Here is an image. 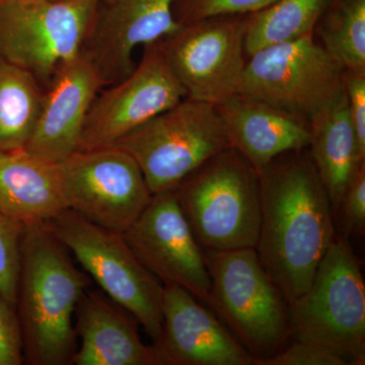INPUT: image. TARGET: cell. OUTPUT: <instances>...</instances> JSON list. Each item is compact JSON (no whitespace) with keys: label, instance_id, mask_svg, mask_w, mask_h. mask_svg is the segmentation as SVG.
<instances>
[{"label":"cell","instance_id":"4","mask_svg":"<svg viewBox=\"0 0 365 365\" xmlns=\"http://www.w3.org/2000/svg\"><path fill=\"white\" fill-rule=\"evenodd\" d=\"M213 309L256 359L273 356L292 336L289 306L255 249L204 251Z\"/></svg>","mask_w":365,"mask_h":365},{"label":"cell","instance_id":"3","mask_svg":"<svg viewBox=\"0 0 365 365\" xmlns=\"http://www.w3.org/2000/svg\"><path fill=\"white\" fill-rule=\"evenodd\" d=\"M175 192L203 251L256 248L261 222L260 181L235 148L209 158Z\"/></svg>","mask_w":365,"mask_h":365},{"label":"cell","instance_id":"11","mask_svg":"<svg viewBox=\"0 0 365 365\" xmlns=\"http://www.w3.org/2000/svg\"><path fill=\"white\" fill-rule=\"evenodd\" d=\"M246 21L237 16L206 19L158 43L186 98L216 107L239 93Z\"/></svg>","mask_w":365,"mask_h":365},{"label":"cell","instance_id":"5","mask_svg":"<svg viewBox=\"0 0 365 365\" xmlns=\"http://www.w3.org/2000/svg\"><path fill=\"white\" fill-rule=\"evenodd\" d=\"M153 195L175 191L209 158L230 148L215 106L185 98L120 139Z\"/></svg>","mask_w":365,"mask_h":365},{"label":"cell","instance_id":"1","mask_svg":"<svg viewBox=\"0 0 365 365\" xmlns=\"http://www.w3.org/2000/svg\"><path fill=\"white\" fill-rule=\"evenodd\" d=\"M258 176L261 222L255 250L289 306L306 292L337 237L332 204L307 148L276 158Z\"/></svg>","mask_w":365,"mask_h":365},{"label":"cell","instance_id":"20","mask_svg":"<svg viewBox=\"0 0 365 365\" xmlns=\"http://www.w3.org/2000/svg\"><path fill=\"white\" fill-rule=\"evenodd\" d=\"M309 153L330 197L336 217L348 184L365 160L348 114L344 91L309 122Z\"/></svg>","mask_w":365,"mask_h":365},{"label":"cell","instance_id":"21","mask_svg":"<svg viewBox=\"0 0 365 365\" xmlns=\"http://www.w3.org/2000/svg\"><path fill=\"white\" fill-rule=\"evenodd\" d=\"M43 96L32 74L0 60V150L25 148L39 116Z\"/></svg>","mask_w":365,"mask_h":365},{"label":"cell","instance_id":"30","mask_svg":"<svg viewBox=\"0 0 365 365\" xmlns=\"http://www.w3.org/2000/svg\"><path fill=\"white\" fill-rule=\"evenodd\" d=\"M50 1H69V0H50Z\"/></svg>","mask_w":365,"mask_h":365},{"label":"cell","instance_id":"26","mask_svg":"<svg viewBox=\"0 0 365 365\" xmlns=\"http://www.w3.org/2000/svg\"><path fill=\"white\" fill-rule=\"evenodd\" d=\"M350 360L341 353L314 341L297 338L273 356L257 365H348Z\"/></svg>","mask_w":365,"mask_h":365},{"label":"cell","instance_id":"18","mask_svg":"<svg viewBox=\"0 0 365 365\" xmlns=\"http://www.w3.org/2000/svg\"><path fill=\"white\" fill-rule=\"evenodd\" d=\"M76 365H163L155 345L139 337L138 322L104 292L86 289L76 307Z\"/></svg>","mask_w":365,"mask_h":365},{"label":"cell","instance_id":"23","mask_svg":"<svg viewBox=\"0 0 365 365\" xmlns=\"http://www.w3.org/2000/svg\"><path fill=\"white\" fill-rule=\"evenodd\" d=\"M326 11L322 45L345 71L365 72V0H334Z\"/></svg>","mask_w":365,"mask_h":365},{"label":"cell","instance_id":"13","mask_svg":"<svg viewBox=\"0 0 365 365\" xmlns=\"http://www.w3.org/2000/svg\"><path fill=\"white\" fill-rule=\"evenodd\" d=\"M125 239L163 285H177L210 304L211 281L205 256L182 212L176 192L153 195L123 232Z\"/></svg>","mask_w":365,"mask_h":365},{"label":"cell","instance_id":"7","mask_svg":"<svg viewBox=\"0 0 365 365\" xmlns=\"http://www.w3.org/2000/svg\"><path fill=\"white\" fill-rule=\"evenodd\" d=\"M45 225L155 342L162 334L163 285L137 258L123 232L88 222L71 209Z\"/></svg>","mask_w":365,"mask_h":365},{"label":"cell","instance_id":"17","mask_svg":"<svg viewBox=\"0 0 365 365\" xmlns=\"http://www.w3.org/2000/svg\"><path fill=\"white\" fill-rule=\"evenodd\" d=\"M230 143L257 174L276 158L307 148L311 127L307 120L267 103L237 93L216 106Z\"/></svg>","mask_w":365,"mask_h":365},{"label":"cell","instance_id":"6","mask_svg":"<svg viewBox=\"0 0 365 365\" xmlns=\"http://www.w3.org/2000/svg\"><path fill=\"white\" fill-rule=\"evenodd\" d=\"M100 0H0V60L49 85L83 53Z\"/></svg>","mask_w":365,"mask_h":365},{"label":"cell","instance_id":"29","mask_svg":"<svg viewBox=\"0 0 365 365\" xmlns=\"http://www.w3.org/2000/svg\"><path fill=\"white\" fill-rule=\"evenodd\" d=\"M344 93L348 114L365 155V72L345 71Z\"/></svg>","mask_w":365,"mask_h":365},{"label":"cell","instance_id":"27","mask_svg":"<svg viewBox=\"0 0 365 365\" xmlns=\"http://www.w3.org/2000/svg\"><path fill=\"white\" fill-rule=\"evenodd\" d=\"M339 222L344 235H364L365 232V163L357 169L342 197L335 222Z\"/></svg>","mask_w":365,"mask_h":365},{"label":"cell","instance_id":"2","mask_svg":"<svg viewBox=\"0 0 365 365\" xmlns=\"http://www.w3.org/2000/svg\"><path fill=\"white\" fill-rule=\"evenodd\" d=\"M88 280L49 228L26 227L16 312L29 364H71L78 347L72 321Z\"/></svg>","mask_w":365,"mask_h":365},{"label":"cell","instance_id":"25","mask_svg":"<svg viewBox=\"0 0 365 365\" xmlns=\"http://www.w3.org/2000/svg\"><path fill=\"white\" fill-rule=\"evenodd\" d=\"M276 0H176L175 16L182 26L217 16L254 14Z\"/></svg>","mask_w":365,"mask_h":365},{"label":"cell","instance_id":"15","mask_svg":"<svg viewBox=\"0 0 365 365\" xmlns=\"http://www.w3.org/2000/svg\"><path fill=\"white\" fill-rule=\"evenodd\" d=\"M163 328L155 342L163 365H255L222 322L184 288L163 285Z\"/></svg>","mask_w":365,"mask_h":365},{"label":"cell","instance_id":"19","mask_svg":"<svg viewBox=\"0 0 365 365\" xmlns=\"http://www.w3.org/2000/svg\"><path fill=\"white\" fill-rule=\"evenodd\" d=\"M59 163L24 150H0V212L26 227L44 225L66 210Z\"/></svg>","mask_w":365,"mask_h":365},{"label":"cell","instance_id":"12","mask_svg":"<svg viewBox=\"0 0 365 365\" xmlns=\"http://www.w3.org/2000/svg\"><path fill=\"white\" fill-rule=\"evenodd\" d=\"M144 50L140 63L130 74L93 100L78 150L110 148L186 98L158 43Z\"/></svg>","mask_w":365,"mask_h":365},{"label":"cell","instance_id":"24","mask_svg":"<svg viewBox=\"0 0 365 365\" xmlns=\"http://www.w3.org/2000/svg\"><path fill=\"white\" fill-rule=\"evenodd\" d=\"M26 227L0 212V295L16 307Z\"/></svg>","mask_w":365,"mask_h":365},{"label":"cell","instance_id":"28","mask_svg":"<svg viewBox=\"0 0 365 365\" xmlns=\"http://www.w3.org/2000/svg\"><path fill=\"white\" fill-rule=\"evenodd\" d=\"M23 361V342L16 307L0 295V365H20Z\"/></svg>","mask_w":365,"mask_h":365},{"label":"cell","instance_id":"10","mask_svg":"<svg viewBox=\"0 0 365 365\" xmlns=\"http://www.w3.org/2000/svg\"><path fill=\"white\" fill-rule=\"evenodd\" d=\"M67 209L124 232L153 198L140 168L115 146L78 150L59 163Z\"/></svg>","mask_w":365,"mask_h":365},{"label":"cell","instance_id":"22","mask_svg":"<svg viewBox=\"0 0 365 365\" xmlns=\"http://www.w3.org/2000/svg\"><path fill=\"white\" fill-rule=\"evenodd\" d=\"M329 0H276L246 21L245 53L251 56L271 46L312 35Z\"/></svg>","mask_w":365,"mask_h":365},{"label":"cell","instance_id":"14","mask_svg":"<svg viewBox=\"0 0 365 365\" xmlns=\"http://www.w3.org/2000/svg\"><path fill=\"white\" fill-rule=\"evenodd\" d=\"M176 0H110L97 18L83 54L104 86L117 83L135 68L137 48L157 44L182 28L175 16Z\"/></svg>","mask_w":365,"mask_h":365},{"label":"cell","instance_id":"16","mask_svg":"<svg viewBox=\"0 0 365 365\" xmlns=\"http://www.w3.org/2000/svg\"><path fill=\"white\" fill-rule=\"evenodd\" d=\"M103 86L97 68L83 53L64 67L48 85L24 150L57 163L78 151L86 116Z\"/></svg>","mask_w":365,"mask_h":365},{"label":"cell","instance_id":"9","mask_svg":"<svg viewBox=\"0 0 365 365\" xmlns=\"http://www.w3.org/2000/svg\"><path fill=\"white\" fill-rule=\"evenodd\" d=\"M240 93L311 122L344 91L345 68L307 35L249 56Z\"/></svg>","mask_w":365,"mask_h":365},{"label":"cell","instance_id":"8","mask_svg":"<svg viewBox=\"0 0 365 365\" xmlns=\"http://www.w3.org/2000/svg\"><path fill=\"white\" fill-rule=\"evenodd\" d=\"M292 335L365 364V284L354 254L337 235L309 288L289 304Z\"/></svg>","mask_w":365,"mask_h":365}]
</instances>
